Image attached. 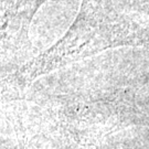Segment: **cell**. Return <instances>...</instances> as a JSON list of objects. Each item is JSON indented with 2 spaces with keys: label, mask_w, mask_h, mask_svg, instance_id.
Wrapping results in <instances>:
<instances>
[{
  "label": "cell",
  "mask_w": 149,
  "mask_h": 149,
  "mask_svg": "<svg viewBox=\"0 0 149 149\" xmlns=\"http://www.w3.org/2000/svg\"><path fill=\"white\" fill-rule=\"evenodd\" d=\"M45 0H1L2 50L16 51L30 44L28 31L32 18Z\"/></svg>",
  "instance_id": "obj_2"
},
{
  "label": "cell",
  "mask_w": 149,
  "mask_h": 149,
  "mask_svg": "<svg viewBox=\"0 0 149 149\" xmlns=\"http://www.w3.org/2000/svg\"><path fill=\"white\" fill-rule=\"evenodd\" d=\"M140 42L143 40L128 20L96 0H83L80 12L65 36L24 64L19 71V77L32 81L107 49Z\"/></svg>",
  "instance_id": "obj_1"
}]
</instances>
